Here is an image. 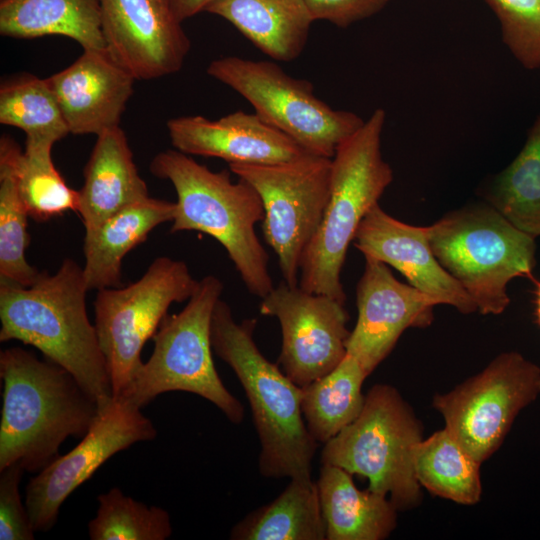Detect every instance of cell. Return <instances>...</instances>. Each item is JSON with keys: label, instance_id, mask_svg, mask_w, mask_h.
<instances>
[{"label": "cell", "instance_id": "cell-35", "mask_svg": "<svg viewBox=\"0 0 540 540\" xmlns=\"http://www.w3.org/2000/svg\"><path fill=\"white\" fill-rule=\"evenodd\" d=\"M390 0H304L313 20H326L338 27L369 18L380 12Z\"/></svg>", "mask_w": 540, "mask_h": 540}, {"label": "cell", "instance_id": "cell-14", "mask_svg": "<svg viewBox=\"0 0 540 540\" xmlns=\"http://www.w3.org/2000/svg\"><path fill=\"white\" fill-rule=\"evenodd\" d=\"M259 310L278 319V363L299 387L326 375L346 356L350 331L343 302L283 281L261 298Z\"/></svg>", "mask_w": 540, "mask_h": 540}, {"label": "cell", "instance_id": "cell-33", "mask_svg": "<svg viewBox=\"0 0 540 540\" xmlns=\"http://www.w3.org/2000/svg\"><path fill=\"white\" fill-rule=\"evenodd\" d=\"M496 15L502 41L528 70L540 68V0H485Z\"/></svg>", "mask_w": 540, "mask_h": 540}, {"label": "cell", "instance_id": "cell-25", "mask_svg": "<svg viewBox=\"0 0 540 540\" xmlns=\"http://www.w3.org/2000/svg\"><path fill=\"white\" fill-rule=\"evenodd\" d=\"M234 540H326L316 481L291 478L271 502L250 512L230 531Z\"/></svg>", "mask_w": 540, "mask_h": 540}, {"label": "cell", "instance_id": "cell-34", "mask_svg": "<svg viewBox=\"0 0 540 540\" xmlns=\"http://www.w3.org/2000/svg\"><path fill=\"white\" fill-rule=\"evenodd\" d=\"M24 472L18 464L0 470V540L35 538L36 531L19 491Z\"/></svg>", "mask_w": 540, "mask_h": 540}, {"label": "cell", "instance_id": "cell-31", "mask_svg": "<svg viewBox=\"0 0 540 540\" xmlns=\"http://www.w3.org/2000/svg\"><path fill=\"white\" fill-rule=\"evenodd\" d=\"M0 123L21 129L26 140L53 143L70 134L58 101L46 79L17 77L0 88Z\"/></svg>", "mask_w": 540, "mask_h": 540}, {"label": "cell", "instance_id": "cell-36", "mask_svg": "<svg viewBox=\"0 0 540 540\" xmlns=\"http://www.w3.org/2000/svg\"><path fill=\"white\" fill-rule=\"evenodd\" d=\"M213 0H167L173 14L180 21H184L201 11Z\"/></svg>", "mask_w": 540, "mask_h": 540}, {"label": "cell", "instance_id": "cell-11", "mask_svg": "<svg viewBox=\"0 0 540 540\" xmlns=\"http://www.w3.org/2000/svg\"><path fill=\"white\" fill-rule=\"evenodd\" d=\"M259 194L264 239L278 259L283 281L298 285L302 255L322 221L330 195L331 158L310 153L267 164H229Z\"/></svg>", "mask_w": 540, "mask_h": 540}, {"label": "cell", "instance_id": "cell-15", "mask_svg": "<svg viewBox=\"0 0 540 540\" xmlns=\"http://www.w3.org/2000/svg\"><path fill=\"white\" fill-rule=\"evenodd\" d=\"M106 49L135 79L179 71L190 40L167 0H101Z\"/></svg>", "mask_w": 540, "mask_h": 540}, {"label": "cell", "instance_id": "cell-37", "mask_svg": "<svg viewBox=\"0 0 540 540\" xmlns=\"http://www.w3.org/2000/svg\"><path fill=\"white\" fill-rule=\"evenodd\" d=\"M534 283L536 285L535 290V316L536 321L540 325V282L534 280Z\"/></svg>", "mask_w": 540, "mask_h": 540}, {"label": "cell", "instance_id": "cell-10", "mask_svg": "<svg viewBox=\"0 0 540 540\" xmlns=\"http://www.w3.org/2000/svg\"><path fill=\"white\" fill-rule=\"evenodd\" d=\"M207 73L247 99L255 113L306 152L332 158L341 142L361 127L357 114L317 98L310 82L269 61L228 56L211 61Z\"/></svg>", "mask_w": 540, "mask_h": 540}, {"label": "cell", "instance_id": "cell-6", "mask_svg": "<svg viewBox=\"0 0 540 540\" xmlns=\"http://www.w3.org/2000/svg\"><path fill=\"white\" fill-rule=\"evenodd\" d=\"M427 231L435 257L483 315L504 312L512 279H533L535 238L489 203L449 212Z\"/></svg>", "mask_w": 540, "mask_h": 540}, {"label": "cell", "instance_id": "cell-21", "mask_svg": "<svg viewBox=\"0 0 540 540\" xmlns=\"http://www.w3.org/2000/svg\"><path fill=\"white\" fill-rule=\"evenodd\" d=\"M175 202L147 197L130 204L85 231L83 274L88 290L119 287L124 257L144 242L154 228L171 222Z\"/></svg>", "mask_w": 540, "mask_h": 540}, {"label": "cell", "instance_id": "cell-19", "mask_svg": "<svg viewBox=\"0 0 540 540\" xmlns=\"http://www.w3.org/2000/svg\"><path fill=\"white\" fill-rule=\"evenodd\" d=\"M167 128L176 150L220 158L229 164L277 163L308 153L256 113L236 111L218 120L181 116L170 119Z\"/></svg>", "mask_w": 540, "mask_h": 540}, {"label": "cell", "instance_id": "cell-3", "mask_svg": "<svg viewBox=\"0 0 540 540\" xmlns=\"http://www.w3.org/2000/svg\"><path fill=\"white\" fill-rule=\"evenodd\" d=\"M255 318L234 320L221 298L211 320L215 354L234 371L243 387L260 442L259 472L267 478L312 477L317 442L301 410V387L270 362L254 339Z\"/></svg>", "mask_w": 540, "mask_h": 540}, {"label": "cell", "instance_id": "cell-32", "mask_svg": "<svg viewBox=\"0 0 540 540\" xmlns=\"http://www.w3.org/2000/svg\"><path fill=\"white\" fill-rule=\"evenodd\" d=\"M96 516L88 524L91 540H166L172 534L168 512L125 495L118 487L97 497Z\"/></svg>", "mask_w": 540, "mask_h": 540}, {"label": "cell", "instance_id": "cell-5", "mask_svg": "<svg viewBox=\"0 0 540 540\" xmlns=\"http://www.w3.org/2000/svg\"><path fill=\"white\" fill-rule=\"evenodd\" d=\"M386 113L376 109L331 158L330 195L320 226L300 261L299 286L345 302L341 272L357 229L393 180L383 159Z\"/></svg>", "mask_w": 540, "mask_h": 540}, {"label": "cell", "instance_id": "cell-22", "mask_svg": "<svg viewBox=\"0 0 540 540\" xmlns=\"http://www.w3.org/2000/svg\"><path fill=\"white\" fill-rule=\"evenodd\" d=\"M326 540H383L397 525V509L384 495L360 490L352 474L322 464L316 481Z\"/></svg>", "mask_w": 540, "mask_h": 540}, {"label": "cell", "instance_id": "cell-13", "mask_svg": "<svg viewBox=\"0 0 540 540\" xmlns=\"http://www.w3.org/2000/svg\"><path fill=\"white\" fill-rule=\"evenodd\" d=\"M156 436L154 424L141 408L114 397L100 410L81 441L27 484L25 504L34 530L46 532L53 528L63 502L113 455Z\"/></svg>", "mask_w": 540, "mask_h": 540}, {"label": "cell", "instance_id": "cell-20", "mask_svg": "<svg viewBox=\"0 0 540 540\" xmlns=\"http://www.w3.org/2000/svg\"><path fill=\"white\" fill-rule=\"evenodd\" d=\"M83 176L77 212L85 231L95 229L122 208L149 197L127 137L119 126L97 135Z\"/></svg>", "mask_w": 540, "mask_h": 540}, {"label": "cell", "instance_id": "cell-24", "mask_svg": "<svg viewBox=\"0 0 540 540\" xmlns=\"http://www.w3.org/2000/svg\"><path fill=\"white\" fill-rule=\"evenodd\" d=\"M0 33L19 39L58 35L83 49H106L101 0H1Z\"/></svg>", "mask_w": 540, "mask_h": 540}, {"label": "cell", "instance_id": "cell-9", "mask_svg": "<svg viewBox=\"0 0 540 540\" xmlns=\"http://www.w3.org/2000/svg\"><path fill=\"white\" fill-rule=\"evenodd\" d=\"M198 283L185 262L161 256L137 281L97 291L94 325L114 397L122 394L142 366V349L170 305L187 301Z\"/></svg>", "mask_w": 540, "mask_h": 540}, {"label": "cell", "instance_id": "cell-26", "mask_svg": "<svg viewBox=\"0 0 540 540\" xmlns=\"http://www.w3.org/2000/svg\"><path fill=\"white\" fill-rule=\"evenodd\" d=\"M368 373L350 354L329 373L301 387V410L317 443L325 444L361 413L362 386Z\"/></svg>", "mask_w": 540, "mask_h": 540}, {"label": "cell", "instance_id": "cell-29", "mask_svg": "<svg viewBox=\"0 0 540 540\" xmlns=\"http://www.w3.org/2000/svg\"><path fill=\"white\" fill-rule=\"evenodd\" d=\"M21 149L10 137L0 140V281L30 286L40 272L26 257L28 211L21 197L16 158Z\"/></svg>", "mask_w": 540, "mask_h": 540}, {"label": "cell", "instance_id": "cell-23", "mask_svg": "<svg viewBox=\"0 0 540 540\" xmlns=\"http://www.w3.org/2000/svg\"><path fill=\"white\" fill-rule=\"evenodd\" d=\"M205 11L230 22L272 59L285 62L302 53L314 21L304 0H213Z\"/></svg>", "mask_w": 540, "mask_h": 540}, {"label": "cell", "instance_id": "cell-2", "mask_svg": "<svg viewBox=\"0 0 540 540\" xmlns=\"http://www.w3.org/2000/svg\"><path fill=\"white\" fill-rule=\"evenodd\" d=\"M0 377V470L18 464L38 473L68 437H84L100 412L69 371L21 347L0 352Z\"/></svg>", "mask_w": 540, "mask_h": 540}, {"label": "cell", "instance_id": "cell-18", "mask_svg": "<svg viewBox=\"0 0 540 540\" xmlns=\"http://www.w3.org/2000/svg\"><path fill=\"white\" fill-rule=\"evenodd\" d=\"M135 80L107 49H83L71 65L47 78L70 134L96 136L119 126Z\"/></svg>", "mask_w": 540, "mask_h": 540}, {"label": "cell", "instance_id": "cell-16", "mask_svg": "<svg viewBox=\"0 0 540 540\" xmlns=\"http://www.w3.org/2000/svg\"><path fill=\"white\" fill-rule=\"evenodd\" d=\"M365 257L356 288L358 316L347 340V353L370 375L390 354L410 327H426L433 320L436 302L397 280L387 264Z\"/></svg>", "mask_w": 540, "mask_h": 540}, {"label": "cell", "instance_id": "cell-28", "mask_svg": "<svg viewBox=\"0 0 540 540\" xmlns=\"http://www.w3.org/2000/svg\"><path fill=\"white\" fill-rule=\"evenodd\" d=\"M487 200L518 229L540 236V114L519 154L491 181Z\"/></svg>", "mask_w": 540, "mask_h": 540}, {"label": "cell", "instance_id": "cell-12", "mask_svg": "<svg viewBox=\"0 0 540 540\" xmlns=\"http://www.w3.org/2000/svg\"><path fill=\"white\" fill-rule=\"evenodd\" d=\"M540 395V367L516 351L433 397L444 428L481 464L503 443L518 414Z\"/></svg>", "mask_w": 540, "mask_h": 540}, {"label": "cell", "instance_id": "cell-4", "mask_svg": "<svg viewBox=\"0 0 540 540\" xmlns=\"http://www.w3.org/2000/svg\"><path fill=\"white\" fill-rule=\"evenodd\" d=\"M149 169L175 188L171 232L210 235L225 248L248 291L260 298L267 295L274 285L268 253L255 231L264 218L257 191L243 179L233 182L231 171H211L176 149L158 153Z\"/></svg>", "mask_w": 540, "mask_h": 540}, {"label": "cell", "instance_id": "cell-27", "mask_svg": "<svg viewBox=\"0 0 540 540\" xmlns=\"http://www.w3.org/2000/svg\"><path fill=\"white\" fill-rule=\"evenodd\" d=\"M480 466L445 428L422 439L415 450L414 471L420 486L462 505L481 499Z\"/></svg>", "mask_w": 540, "mask_h": 540}, {"label": "cell", "instance_id": "cell-7", "mask_svg": "<svg viewBox=\"0 0 540 540\" xmlns=\"http://www.w3.org/2000/svg\"><path fill=\"white\" fill-rule=\"evenodd\" d=\"M222 291L214 275L199 280L185 307L163 319L150 358L118 397L142 409L160 394L189 392L213 403L233 424L242 422L244 407L225 387L212 357L211 320Z\"/></svg>", "mask_w": 540, "mask_h": 540}, {"label": "cell", "instance_id": "cell-8", "mask_svg": "<svg viewBox=\"0 0 540 540\" xmlns=\"http://www.w3.org/2000/svg\"><path fill=\"white\" fill-rule=\"evenodd\" d=\"M422 439V424L398 390L376 384L359 416L324 444L321 461L366 478L397 510L411 509L421 501L414 455Z\"/></svg>", "mask_w": 540, "mask_h": 540}, {"label": "cell", "instance_id": "cell-30", "mask_svg": "<svg viewBox=\"0 0 540 540\" xmlns=\"http://www.w3.org/2000/svg\"><path fill=\"white\" fill-rule=\"evenodd\" d=\"M55 143L25 140L16 158L18 187L29 217L44 222L77 211L79 192L67 185L52 160Z\"/></svg>", "mask_w": 540, "mask_h": 540}, {"label": "cell", "instance_id": "cell-17", "mask_svg": "<svg viewBox=\"0 0 540 540\" xmlns=\"http://www.w3.org/2000/svg\"><path fill=\"white\" fill-rule=\"evenodd\" d=\"M353 241L364 256L398 270L437 305H450L463 314L477 311L465 289L435 257L427 227L399 221L376 204L361 221Z\"/></svg>", "mask_w": 540, "mask_h": 540}, {"label": "cell", "instance_id": "cell-1", "mask_svg": "<svg viewBox=\"0 0 540 540\" xmlns=\"http://www.w3.org/2000/svg\"><path fill=\"white\" fill-rule=\"evenodd\" d=\"M88 288L81 267L65 259L30 286L0 281V341L17 340L38 349L69 371L100 410L114 398L97 331L88 317Z\"/></svg>", "mask_w": 540, "mask_h": 540}]
</instances>
